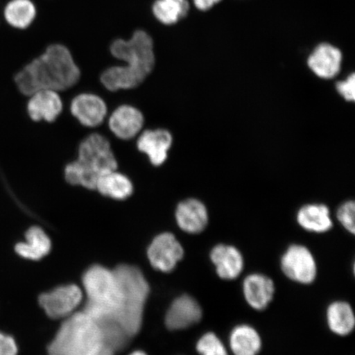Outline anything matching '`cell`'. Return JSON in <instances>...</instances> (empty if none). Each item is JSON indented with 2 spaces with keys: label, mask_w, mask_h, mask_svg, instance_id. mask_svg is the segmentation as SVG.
<instances>
[{
  "label": "cell",
  "mask_w": 355,
  "mask_h": 355,
  "mask_svg": "<svg viewBox=\"0 0 355 355\" xmlns=\"http://www.w3.org/2000/svg\"><path fill=\"white\" fill-rule=\"evenodd\" d=\"M51 250V241L39 226H33L26 230L25 241L17 243L15 251L26 260L38 261L46 257Z\"/></svg>",
  "instance_id": "cell-23"
},
{
  "label": "cell",
  "mask_w": 355,
  "mask_h": 355,
  "mask_svg": "<svg viewBox=\"0 0 355 355\" xmlns=\"http://www.w3.org/2000/svg\"><path fill=\"white\" fill-rule=\"evenodd\" d=\"M203 318V309L197 299L189 295L178 296L168 307L165 318L171 331H182L198 325Z\"/></svg>",
  "instance_id": "cell-11"
},
{
  "label": "cell",
  "mask_w": 355,
  "mask_h": 355,
  "mask_svg": "<svg viewBox=\"0 0 355 355\" xmlns=\"http://www.w3.org/2000/svg\"><path fill=\"white\" fill-rule=\"evenodd\" d=\"M96 189L106 198L122 201L132 196L133 184L130 178L116 170L101 175L97 180Z\"/></svg>",
  "instance_id": "cell-25"
},
{
  "label": "cell",
  "mask_w": 355,
  "mask_h": 355,
  "mask_svg": "<svg viewBox=\"0 0 355 355\" xmlns=\"http://www.w3.org/2000/svg\"><path fill=\"white\" fill-rule=\"evenodd\" d=\"M195 349L199 355H230L228 346L214 331L204 332L197 340Z\"/></svg>",
  "instance_id": "cell-26"
},
{
  "label": "cell",
  "mask_w": 355,
  "mask_h": 355,
  "mask_svg": "<svg viewBox=\"0 0 355 355\" xmlns=\"http://www.w3.org/2000/svg\"><path fill=\"white\" fill-rule=\"evenodd\" d=\"M296 222L309 233L322 234L329 232L334 225L329 207L322 203H309L296 213Z\"/></svg>",
  "instance_id": "cell-20"
},
{
  "label": "cell",
  "mask_w": 355,
  "mask_h": 355,
  "mask_svg": "<svg viewBox=\"0 0 355 355\" xmlns=\"http://www.w3.org/2000/svg\"><path fill=\"white\" fill-rule=\"evenodd\" d=\"M83 286L87 296L84 312L93 319L113 317L121 303V288L114 270L101 266L88 269L83 277Z\"/></svg>",
  "instance_id": "cell-6"
},
{
  "label": "cell",
  "mask_w": 355,
  "mask_h": 355,
  "mask_svg": "<svg viewBox=\"0 0 355 355\" xmlns=\"http://www.w3.org/2000/svg\"><path fill=\"white\" fill-rule=\"evenodd\" d=\"M343 60V53L340 48L329 42H321L310 52L307 65L318 78L330 80L340 73Z\"/></svg>",
  "instance_id": "cell-13"
},
{
  "label": "cell",
  "mask_w": 355,
  "mask_h": 355,
  "mask_svg": "<svg viewBox=\"0 0 355 355\" xmlns=\"http://www.w3.org/2000/svg\"><path fill=\"white\" fill-rule=\"evenodd\" d=\"M82 299L83 293L80 288L69 285L44 293L40 296L39 303L49 317L58 319L70 316Z\"/></svg>",
  "instance_id": "cell-12"
},
{
  "label": "cell",
  "mask_w": 355,
  "mask_h": 355,
  "mask_svg": "<svg viewBox=\"0 0 355 355\" xmlns=\"http://www.w3.org/2000/svg\"><path fill=\"white\" fill-rule=\"evenodd\" d=\"M105 345L98 324L83 311L67 318L48 350L51 355H96Z\"/></svg>",
  "instance_id": "cell-4"
},
{
  "label": "cell",
  "mask_w": 355,
  "mask_h": 355,
  "mask_svg": "<svg viewBox=\"0 0 355 355\" xmlns=\"http://www.w3.org/2000/svg\"><path fill=\"white\" fill-rule=\"evenodd\" d=\"M82 71L65 44L52 43L26 64L15 76L19 91L32 96L42 90H69L79 82Z\"/></svg>",
  "instance_id": "cell-2"
},
{
  "label": "cell",
  "mask_w": 355,
  "mask_h": 355,
  "mask_svg": "<svg viewBox=\"0 0 355 355\" xmlns=\"http://www.w3.org/2000/svg\"><path fill=\"white\" fill-rule=\"evenodd\" d=\"M279 269L288 281L310 286L317 281L318 265L316 257L303 243L290 244L279 257Z\"/></svg>",
  "instance_id": "cell-7"
},
{
  "label": "cell",
  "mask_w": 355,
  "mask_h": 355,
  "mask_svg": "<svg viewBox=\"0 0 355 355\" xmlns=\"http://www.w3.org/2000/svg\"><path fill=\"white\" fill-rule=\"evenodd\" d=\"M30 96L28 111L33 121L54 122L63 111V101L59 92L42 90Z\"/></svg>",
  "instance_id": "cell-19"
},
{
  "label": "cell",
  "mask_w": 355,
  "mask_h": 355,
  "mask_svg": "<svg viewBox=\"0 0 355 355\" xmlns=\"http://www.w3.org/2000/svg\"><path fill=\"white\" fill-rule=\"evenodd\" d=\"M208 257L217 277L222 281H235L242 276L245 269V257L233 244L216 243L211 248Z\"/></svg>",
  "instance_id": "cell-8"
},
{
  "label": "cell",
  "mask_w": 355,
  "mask_h": 355,
  "mask_svg": "<svg viewBox=\"0 0 355 355\" xmlns=\"http://www.w3.org/2000/svg\"><path fill=\"white\" fill-rule=\"evenodd\" d=\"M3 17L13 29L25 31L37 19V4L33 0H10L4 7Z\"/></svg>",
  "instance_id": "cell-24"
},
{
  "label": "cell",
  "mask_w": 355,
  "mask_h": 355,
  "mask_svg": "<svg viewBox=\"0 0 355 355\" xmlns=\"http://www.w3.org/2000/svg\"><path fill=\"white\" fill-rule=\"evenodd\" d=\"M121 288V303L115 321L132 338L139 333L143 324L144 313L150 288L144 274L136 266L121 265L114 270Z\"/></svg>",
  "instance_id": "cell-3"
},
{
  "label": "cell",
  "mask_w": 355,
  "mask_h": 355,
  "mask_svg": "<svg viewBox=\"0 0 355 355\" xmlns=\"http://www.w3.org/2000/svg\"><path fill=\"white\" fill-rule=\"evenodd\" d=\"M175 220L182 232L199 234L209 225L210 215L206 204L197 198H188L178 204Z\"/></svg>",
  "instance_id": "cell-14"
},
{
  "label": "cell",
  "mask_w": 355,
  "mask_h": 355,
  "mask_svg": "<svg viewBox=\"0 0 355 355\" xmlns=\"http://www.w3.org/2000/svg\"><path fill=\"white\" fill-rule=\"evenodd\" d=\"M150 264L162 272H171L184 259V248L175 235L166 232L153 239L148 251Z\"/></svg>",
  "instance_id": "cell-9"
},
{
  "label": "cell",
  "mask_w": 355,
  "mask_h": 355,
  "mask_svg": "<svg viewBox=\"0 0 355 355\" xmlns=\"http://www.w3.org/2000/svg\"><path fill=\"white\" fill-rule=\"evenodd\" d=\"M223 0H192L193 6L199 12H208Z\"/></svg>",
  "instance_id": "cell-30"
},
{
  "label": "cell",
  "mask_w": 355,
  "mask_h": 355,
  "mask_svg": "<svg viewBox=\"0 0 355 355\" xmlns=\"http://www.w3.org/2000/svg\"><path fill=\"white\" fill-rule=\"evenodd\" d=\"M226 345L232 355H259L263 348V340L255 327L241 322L230 331Z\"/></svg>",
  "instance_id": "cell-18"
},
{
  "label": "cell",
  "mask_w": 355,
  "mask_h": 355,
  "mask_svg": "<svg viewBox=\"0 0 355 355\" xmlns=\"http://www.w3.org/2000/svg\"><path fill=\"white\" fill-rule=\"evenodd\" d=\"M336 92L347 102L355 101V75L350 73L343 81L337 82L336 84Z\"/></svg>",
  "instance_id": "cell-28"
},
{
  "label": "cell",
  "mask_w": 355,
  "mask_h": 355,
  "mask_svg": "<svg viewBox=\"0 0 355 355\" xmlns=\"http://www.w3.org/2000/svg\"><path fill=\"white\" fill-rule=\"evenodd\" d=\"M336 220L343 226L345 232L355 234V203L352 200L341 203L337 208Z\"/></svg>",
  "instance_id": "cell-27"
},
{
  "label": "cell",
  "mask_w": 355,
  "mask_h": 355,
  "mask_svg": "<svg viewBox=\"0 0 355 355\" xmlns=\"http://www.w3.org/2000/svg\"><path fill=\"white\" fill-rule=\"evenodd\" d=\"M70 112L82 125L96 128L103 123L108 109L105 101L99 96L82 93L71 102Z\"/></svg>",
  "instance_id": "cell-15"
},
{
  "label": "cell",
  "mask_w": 355,
  "mask_h": 355,
  "mask_svg": "<svg viewBox=\"0 0 355 355\" xmlns=\"http://www.w3.org/2000/svg\"><path fill=\"white\" fill-rule=\"evenodd\" d=\"M130 355H146V354L143 352H135L132 353Z\"/></svg>",
  "instance_id": "cell-31"
},
{
  "label": "cell",
  "mask_w": 355,
  "mask_h": 355,
  "mask_svg": "<svg viewBox=\"0 0 355 355\" xmlns=\"http://www.w3.org/2000/svg\"><path fill=\"white\" fill-rule=\"evenodd\" d=\"M190 11L189 0H154L150 6L153 19L166 28L181 24L187 19Z\"/></svg>",
  "instance_id": "cell-22"
},
{
  "label": "cell",
  "mask_w": 355,
  "mask_h": 355,
  "mask_svg": "<svg viewBox=\"0 0 355 355\" xmlns=\"http://www.w3.org/2000/svg\"><path fill=\"white\" fill-rule=\"evenodd\" d=\"M109 52L114 60L124 63L110 66L101 74L102 85L110 92L140 86L157 67L153 38L144 29H136L127 39H114Z\"/></svg>",
  "instance_id": "cell-1"
},
{
  "label": "cell",
  "mask_w": 355,
  "mask_h": 355,
  "mask_svg": "<svg viewBox=\"0 0 355 355\" xmlns=\"http://www.w3.org/2000/svg\"><path fill=\"white\" fill-rule=\"evenodd\" d=\"M144 123V114L139 109L132 105H123L110 115L108 126L118 139L128 141L140 135Z\"/></svg>",
  "instance_id": "cell-16"
},
{
  "label": "cell",
  "mask_w": 355,
  "mask_h": 355,
  "mask_svg": "<svg viewBox=\"0 0 355 355\" xmlns=\"http://www.w3.org/2000/svg\"><path fill=\"white\" fill-rule=\"evenodd\" d=\"M325 319L328 329L335 336H349L354 331V310L348 301L343 300L331 301L327 306Z\"/></svg>",
  "instance_id": "cell-21"
},
{
  "label": "cell",
  "mask_w": 355,
  "mask_h": 355,
  "mask_svg": "<svg viewBox=\"0 0 355 355\" xmlns=\"http://www.w3.org/2000/svg\"><path fill=\"white\" fill-rule=\"evenodd\" d=\"M241 291L248 307L257 312H263L272 304L277 286L272 277L256 272L248 274L243 278Z\"/></svg>",
  "instance_id": "cell-10"
},
{
  "label": "cell",
  "mask_w": 355,
  "mask_h": 355,
  "mask_svg": "<svg viewBox=\"0 0 355 355\" xmlns=\"http://www.w3.org/2000/svg\"><path fill=\"white\" fill-rule=\"evenodd\" d=\"M172 144L171 132L164 128H157L141 132L137 139V148L139 152L148 155L153 166L158 167L166 162Z\"/></svg>",
  "instance_id": "cell-17"
},
{
  "label": "cell",
  "mask_w": 355,
  "mask_h": 355,
  "mask_svg": "<svg viewBox=\"0 0 355 355\" xmlns=\"http://www.w3.org/2000/svg\"><path fill=\"white\" fill-rule=\"evenodd\" d=\"M19 354V345L15 337L6 332L0 331V355Z\"/></svg>",
  "instance_id": "cell-29"
},
{
  "label": "cell",
  "mask_w": 355,
  "mask_h": 355,
  "mask_svg": "<svg viewBox=\"0 0 355 355\" xmlns=\"http://www.w3.org/2000/svg\"><path fill=\"white\" fill-rule=\"evenodd\" d=\"M75 164L78 186L90 190L96 189L101 175L118 168L110 141L100 133H92L80 144Z\"/></svg>",
  "instance_id": "cell-5"
}]
</instances>
